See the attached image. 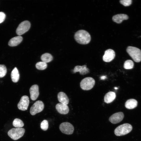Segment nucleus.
I'll list each match as a JSON object with an SVG mask.
<instances>
[{"instance_id": "nucleus-1", "label": "nucleus", "mask_w": 141, "mask_h": 141, "mask_svg": "<svg viewBox=\"0 0 141 141\" xmlns=\"http://www.w3.org/2000/svg\"><path fill=\"white\" fill-rule=\"evenodd\" d=\"M74 38L76 42L81 44H86L90 41L91 37L90 34L86 31L80 30L75 33Z\"/></svg>"}, {"instance_id": "nucleus-2", "label": "nucleus", "mask_w": 141, "mask_h": 141, "mask_svg": "<svg viewBox=\"0 0 141 141\" xmlns=\"http://www.w3.org/2000/svg\"><path fill=\"white\" fill-rule=\"evenodd\" d=\"M127 53L135 62L141 61V50L139 48L131 46H128L126 49Z\"/></svg>"}, {"instance_id": "nucleus-3", "label": "nucleus", "mask_w": 141, "mask_h": 141, "mask_svg": "<svg viewBox=\"0 0 141 141\" xmlns=\"http://www.w3.org/2000/svg\"><path fill=\"white\" fill-rule=\"evenodd\" d=\"M132 129L131 125L125 123L117 127L115 130L114 132L116 135L120 136L128 133L132 131Z\"/></svg>"}, {"instance_id": "nucleus-4", "label": "nucleus", "mask_w": 141, "mask_h": 141, "mask_svg": "<svg viewBox=\"0 0 141 141\" xmlns=\"http://www.w3.org/2000/svg\"><path fill=\"white\" fill-rule=\"evenodd\" d=\"M25 132L22 128H13L8 131V135L12 139L16 140L22 137Z\"/></svg>"}, {"instance_id": "nucleus-5", "label": "nucleus", "mask_w": 141, "mask_h": 141, "mask_svg": "<svg viewBox=\"0 0 141 141\" xmlns=\"http://www.w3.org/2000/svg\"><path fill=\"white\" fill-rule=\"evenodd\" d=\"M95 83V80L93 78L91 77H87L81 81L80 86L82 89L88 90L93 87Z\"/></svg>"}, {"instance_id": "nucleus-6", "label": "nucleus", "mask_w": 141, "mask_h": 141, "mask_svg": "<svg viewBox=\"0 0 141 141\" xmlns=\"http://www.w3.org/2000/svg\"><path fill=\"white\" fill-rule=\"evenodd\" d=\"M31 24L28 21H24L21 22L17 28L16 32L17 34L20 36L26 32L30 29Z\"/></svg>"}, {"instance_id": "nucleus-7", "label": "nucleus", "mask_w": 141, "mask_h": 141, "mask_svg": "<svg viewBox=\"0 0 141 141\" xmlns=\"http://www.w3.org/2000/svg\"><path fill=\"white\" fill-rule=\"evenodd\" d=\"M44 108L43 102L41 101H38L35 102L30 108V112L31 114L34 115L42 111Z\"/></svg>"}, {"instance_id": "nucleus-8", "label": "nucleus", "mask_w": 141, "mask_h": 141, "mask_svg": "<svg viewBox=\"0 0 141 141\" xmlns=\"http://www.w3.org/2000/svg\"><path fill=\"white\" fill-rule=\"evenodd\" d=\"M59 129L62 133L67 135L72 134L74 130L73 126L67 122L61 123L59 126Z\"/></svg>"}, {"instance_id": "nucleus-9", "label": "nucleus", "mask_w": 141, "mask_h": 141, "mask_svg": "<svg viewBox=\"0 0 141 141\" xmlns=\"http://www.w3.org/2000/svg\"><path fill=\"white\" fill-rule=\"evenodd\" d=\"M29 103V100L28 97L26 95L23 96L17 104V107L21 110H26L27 109Z\"/></svg>"}, {"instance_id": "nucleus-10", "label": "nucleus", "mask_w": 141, "mask_h": 141, "mask_svg": "<svg viewBox=\"0 0 141 141\" xmlns=\"http://www.w3.org/2000/svg\"><path fill=\"white\" fill-rule=\"evenodd\" d=\"M124 116V114L122 112H118L111 115L109 118V120L112 124H116L121 121Z\"/></svg>"}, {"instance_id": "nucleus-11", "label": "nucleus", "mask_w": 141, "mask_h": 141, "mask_svg": "<svg viewBox=\"0 0 141 141\" xmlns=\"http://www.w3.org/2000/svg\"><path fill=\"white\" fill-rule=\"evenodd\" d=\"M115 56V53L112 49H109L106 50L103 56V59L104 61L109 62L112 61Z\"/></svg>"}, {"instance_id": "nucleus-12", "label": "nucleus", "mask_w": 141, "mask_h": 141, "mask_svg": "<svg viewBox=\"0 0 141 141\" xmlns=\"http://www.w3.org/2000/svg\"><path fill=\"white\" fill-rule=\"evenodd\" d=\"M30 92L31 99L33 101L36 100L39 95L38 85L36 84L32 85L30 88Z\"/></svg>"}, {"instance_id": "nucleus-13", "label": "nucleus", "mask_w": 141, "mask_h": 141, "mask_svg": "<svg viewBox=\"0 0 141 141\" xmlns=\"http://www.w3.org/2000/svg\"><path fill=\"white\" fill-rule=\"evenodd\" d=\"M56 108L59 113L62 114H67L69 111V109L67 105L61 103H57L56 105Z\"/></svg>"}, {"instance_id": "nucleus-14", "label": "nucleus", "mask_w": 141, "mask_h": 141, "mask_svg": "<svg viewBox=\"0 0 141 141\" xmlns=\"http://www.w3.org/2000/svg\"><path fill=\"white\" fill-rule=\"evenodd\" d=\"M73 72L74 73L79 72L81 75H84L89 73L90 72V70L86 67V65L82 66H77L74 67Z\"/></svg>"}, {"instance_id": "nucleus-15", "label": "nucleus", "mask_w": 141, "mask_h": 141, "mask_svg": "<svg viewBox=\"0 0 141 141\" xmlns=\"http://www.w3.org/2000/svg\"><path fill=\"white\" fill-rule=\"evenodd\" d=\"M22 40V37L21 36L14 37L10 39L8 42V45L10 46H16L19 44Z\"/></svg>"}, {"instance_id": "nucleus-16", "label": "nucleus", "mask_w": 141, "mask_h": 141, "mask_svg": "<svg viewBox=\"0 0 141 141\" xmlns=\"http://www.w3.org/2000/svg\"><path fill=\"white\" fill-rule=\"evenodd\" d=\"M128 17L127 15L124 14H119L114 15L112 17L113 20L114 22L120 24L124 20L128 19Z\"/></svg>"}, {"instance_id": "nucleus-17", "label": "nucleus", "mask_w": 141, "mask_h": 141, "mask_svg": "<svg viewBox=\"0 0 141 141\" xmlns=\"http://www.w3.org/2000/svg\"><path fill=\"white\" fill-rule=\"evenodd\" d=\"M57 98L58 101L61 103L66 105L69 103V98L67 95L63 92H61L58 93Z\"/></svg>"}, {"instance_id": "nucleus-18", "label": "nucleus", "mask_w": 141, "mask_h": 141, "mask_svg": "<svg viewBox=\"0 0 141 141\" xmlns=\"http://www.w3.org/2000/svg\"><path fill=\"white\" fill-rule=\"evenodd\" d=\"M116 96L115 92L112 91L109 92L105 94L104 97V101L107 103H110L115 99Z\"/></svg>"}, {"instance_id": "nucleus-19", "label": "nucleus", "mask_w": 141, "mask_h": 141, "mask_svg": "<svg viewBox=\"0 0 141 141\" xmlns=\"http://www.w3.org/2000/svg\"><path fill=\"white\" fill-rule=\"evenodd\" d=\"M138 102L135 99H130L127 101L125 103L126 108L128 109H132L136 108Z\"/></svg>"}, {"instance_id": "nucleus-20", "label": "nucleus", "mask_w": 141, "mask_h": 141, "mask_svg": "<svg viewBox=\"0 0 141 141\" xmlns=\"http://www.w3.org/2000/svg\"><path fill=\"white\" fill-rule=\"evenodd\" d=\"M11 76L12 80L14 82H17L19 80L20 75L18 70L16 67H15L12 70Z\"/></svg>"}, {"instance_id": "nucleus-21", "label": "nucleus", "mask_w": 141, "mask_h": 141, "mask_svg": "<svg viewBox=\"0 0 141 141\" xmlns=\"http://www.w3.org/2000/svg\"><path fill=\"white\" fill-rule=\"evenodd\" d=\"M52 56L48 53H45L42 55L41 59L42 62L45 63H48L51 61L53 60Z\"/></svg>"}, {"instance_id": "nucleus-22", "label": "nucleus", "mask_w": 141, "mask_h": 141, "mask_svg": "<svg viewBox=\"0 0 141 141\" xmlns=\"http://www.w3.org/2000/svg\"><path fill=\"white\" fill-rule=\"evenodd\" d=\"M13 125L15 127L20 128L23 127L24 124L22 121L21 119L18 118H16L13 121Z\"/></svg>"}, {"instance_id": "nucleus-23", "label": "nucleus", "mask_w": 141, "mask_h": 141, "mask_svg": "<svg viewBox=\"0 0 141 141\" xmlns=\"http://www.w3.org/2000/svg\"><path fill=\"white\" fill-rule=\"evenodd\" d=\"M134 64L133 62L132 61L127 60L125 62L124 67L126 69H131L133 68Z\"/></svg>"}, {"instance_id": "nucleus-24", "label": "nucleus", "mask_w": 141, "mask_h": 141, "mask_svg": "<svg viewBox=\"0 0 141 141\" xmlns=\"http://www.w3.org/2000/svg\"><path fill=\"white\" fill-rule=\"evenodd\" d=\"M36 67L38 70H43L46 68L47 65L46 63L43 62H39L36 63Z\"/></svg>"}, {"instance_id": "nucleus-25", "label": "nucleus", "mask_w": 141, "mask_h": 141, "mask_svg": "<svg viewBox=\"0 0 141 141\" xmlns=\"http://www.w3.org/2000/svg\"><path fill=\"white\" fill-rule=\"evenodd\" d=\"M7 69L5 66L3 64H0V78H2L6 75Z\"/></svg>"}, {"instance_id": "nucleus-26", "label": "nucleus", "mask_w": 141, "mask_h": 141, "mask_svg": "<svg viewBox=\"0 0 141 141\" xmlns=\"http://www.w3.org/2000/svg\"><path fill=\"white\" fill-rule=\"evenodd\" d=\"M40 127L44 131H46L48 128V121L46 120L43 121L40 124Z\"/></svg>"}, {"instance_id": "nucleus-27", "label": "nucleus", "mask_w": 141, "mask_h": 141, "mask_svg": "<svg viewBox=\"0 0 141 141\" xmlns=\"http://www.w3.org/2000/svg\"><path fill=\"white\" fill-rule=\"evenodd\" d=\"M121 4L125 6H128L130 5L132 3L131 0H121L120 1Z\"/></svg>"}, {"instance_id": "nucleus-28", "label": "nucleus", "mask_w": 141, "mask_h": 141, "mask_svg": "<svg viewBox=\"0 0 141 141\" xmlns=\"http://www.w3.org/2000/svg\"><path fill=\"white\" fill-rule=\"evenodd\" d=\"M6 17L5 14L2 12H0V24L4 20Z\"/></svg>"}, {"instance_id": "nucleus-29", "label": "nucleus", "mask_w": 141, "mask_h": 141, "mask_svg": "<svg viewBox=\"0 0 141 141\" xmlns=\"http://www.w3.org/2000/svg\"><path fill=\"white\" fill-rule=\"evenodd\" d=\"M106 77L105 76H103L101 77V79L102 80H104L106 78Z\"/></svg>"}, {"instance_id": "nucleus-30", "label": "nucleus", "mask_w": 141, "mask_h": 141, "mask_svg": "<svg viewBox=\"0 0 141 141\" xmlns=\"http://www.w3.org/2000/svg\"><path fill=\"white\" fill-rule=\"evenodd\" d=\"M114 89H118V87H114Z\"/></svg>"}]
</instances>
